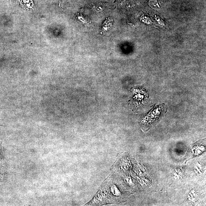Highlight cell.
<instances>
[{
  "label": "cell",
  "mask_w": 206,
  "mask_h": 206,
  "mask_svg": "<svg viewBox=\"0 0 206 206\" xmlns=\"http://www.w3.org/2000/svg\"><path fill=\"white\" fill-rule=\"evenodd\" d=\"M164 112L165 107L163 105L158 106L143 118L141 123L144 125L150 126L158 120Z\"/></svg>",
  "instance_id": "6da1fadb"
},
{
  "label": "cell",
  "mask_w": 206,
  "mask_h": 206,
  "mask_svg": "<svg viewBox=\"0 0 206 206\" xmlns=\"http://www.w3.org/2000/svg\"><path fill=\"white\" fill-rule=\"evenodd\" d=\"M149 5L153 8L160 7L159 4L157 0H150L149 1Z\"/></svg>",
  "instance_id": "277c9868"
},
{
  "label": "cell",
  "mask_w": 206,
  "mask_h": 206,
  "mask_svg": "<svg viewBox=\"0 0 206 206\" xmlns=\"http://www.w3.org/2000/svg\"><path fill=\"white\" fill-rule=\"evenodd\" d=\"M187 197L189 200L195 202L198 200L197 195L194 189L192 190L188 194Z\"/></svg>",
  "instance_id": "7a4b0ae2"
},
{
  "label": "cell",
  "mask_w": 206,
  "mask_h": 206,
  "mask_svg": "<svg viewBox=\"0 0 206 206\" xmlns=\"http://www.w3.org/2000/svg\"><path fill=\"white\" fill-rule=\"evenodd\" d=\"M110 191L113 195L115 196H119L121 195L120 191L116 186H112L110 189Z\"/></svg>",
  "instance_id": "3957f363"
}]
</instances>
